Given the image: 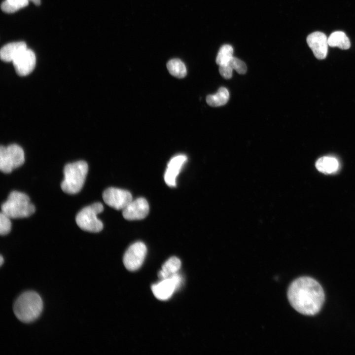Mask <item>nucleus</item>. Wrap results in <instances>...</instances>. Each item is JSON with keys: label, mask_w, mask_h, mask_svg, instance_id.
I'll return each mask as SVG.
<instances>
[{"label": "nucleus", "mask_w": 355, "mask_h": 355, "mask_svg": "<svg viewBox=\"0 0 355 355\" xmlns=\"http://www.w3.org/2000/svg\"><path fill=\"white\" fill-rule=\"evenodd\" d=\"M287 298L291 306L299 313L313 316L320 310L324 301V293L320 284L308 277L297 278L287 290Z\"/></svg>", "instance_id": "f257e3e1"}, {"label": "nucleus", "mask_w": 355, "mask_h": 355, "mask_svg": "<svg viewBox=\"0 0 355 355\" xmlns=\"http://www.w3.org/2000/svg\"><path fill=\"white\" fill-rule=\"evenodd\" d=\"M43 304L39 295L34 291L22 293L16 300L13 312L16 318L24 323L36 320L42 312Z\"/></svg>", "instance_id": "f03ea898"}, {"label": "nucleus", "mask_w": 355, "mask_h": 355, "mask_svg": "<svg viewBox=\"0 0 355 355\" xmlns=\"http://www.w3.org/2000/svg\"><path fill=\"white\" fill-rule=\"evenodd\" d=\"M88 171V164L84 161L67 164L64 169V178L61 184L62 190L70 194L78 193L83 186Z\"/></svg>", "instance_id": "7ed1b4c3"}, {"label": "nucleus", "mask_w": 355, "mask_h": 355, "mask_svg": "<svg viewBox=\"0 0 355 355\" xmlns=\"http://www.w3.org/2000/svg\"><path fill=\"white\" fill-rule=\"evenodd\" d=\"M1 212L10 218H21L31 215L35 211L29 196L17 191H12L1 206Z\"/></svg>", "instance_id": "20e7f679"}, {"label": "nucleus", "mask_w": 355, "mask_h": 355, "mask_svg": "<svg viewBox=\"0 0 355 355\" xmlns=\"http://www.w3.org/2000/svg\"><path fill=\"white\" fill-rule=\"evenodd\" d=\"M104 210L103 205L99 202L95 203L83 208L76 216L77 225L83 230L91 232H99L103 228L102 222L98 218L97 214Z\"/></svg>", "instance_id": "39448f33"}, {"label": "nucleus", "mask_w": 355, "mask_h": 355, "mask_svg": "<svg viewBox=\"0 0 355 355\" xmlns=\"http://www.w3.org/2000/svg\"><path fill=\"white\" fill-rule=\"evenodd\" d=\"M25 161L24 152L22 148L11 144L0 147V170L4 173H9L21 166Z\"/></svg>", "instance_id": "423d86ee"}, {"label": "nucleus", "mask_w": 355, "mask_h": 355, "mask_svg": "<svg viewBox=\"0 0 355 355\" xmlns=\"http://www.w3.org/2000/svg\"><path fill=\"white\" fill-rule=\"evenodd\" d=\"M147 252L145 244L137 242L131 245L126 251L123 263L126 268L131 271L139 269L143 263Z\"/></svg>", "instance_id": "0eeeda50"}, {"label": "nucleus", "mask_w": 355, "mask_h": 355, "mask_svg": "<svg viewBox=\"0 0 355 355\" xmlns=\"http://www.w3.org/2000/svg\"><path fill=\"white\" fill-rule=\"evenodd\" d=\"M103 198L106 204L118 210H123L133 200L129 191L115 187L106 189L103 192Z\"/></svg>", "instance_id": "6e6552de"}, {"label": "nucleus", "mask_w": 355, "mask_h": 355, "mask_svg": "<svg viewBox=\"0 0 355 355\" xmlns=\"http://www.w3.org/2000/svg\"><path fill=\"white\" fill-rule=\"evenodd\" d=\"M181 281L180 276L177 273L153 284L151 286V290L157 299L166 300L172 296L175 290L180 285Z\"/></svg>", "instance_id": "1a4fd4ad"}, {"label": "nucleus", "mask_w": 355, "mask_h": 355, "mask_svg": "<svg viewBox=\"0 0 355 355\" xmlns=\"http://www.w3.org/2000/svg\"><path fill=\"white\" fill-rule=\"evenodd\" d=\"M16 72L20 76L30 74L35 69L36 57L33 51L27 48L12 61Z\"/></svg>", "instance_id": "9d476101"}, {"label": "nucleus", "mask_w": 355, "mask_h": 355, "mask_svg": "<svg viewBox=\"0 0 355 355\" xmlns=\"http://www.w3.org/2000/svg\"><path fill=\"white\" fill-rule=\"evenodd\" d=\"M149 205L145 199L138 198L132 200L123 210V216L127 220H138L145 218L149 213Z\"/></svg>", "instance_id": "9b49d317"}, {"label": "nucleus", "mask_w": 355, "mask_h": 355, "mask_svg": "<svg viewBox=\"0 0 355 355\" xmlns=\"http://www.w3.org/2000/svg\"><path fill=\"white\" fill-rule=\"evenodd\" d=\"M308 45L312 49L314 55L318 59L326 58L328 52V38L320 32H315L307 37Z\"/></svg>", "instance_id": "f8f14e48"}, {"label": "nucleus", "mask_w": 355, "mask_h": 355, "mask_svg": "<svg viewBox=\"0 0 355 355\" xmlns=\"http://www.w3.org/2000/svg\"><path fill=\"white\" fill-rule=\"evenodd\" d=\"M186 160L187 157L185 155H178L169 161L164 177L165 181L168 186H176L177 177Z\"/></svg>", "instance_id": "ddd939ff"}, {"label": "nucleus", "mask_w": 355, "mask_h": 355, "mask_svg": "<svg viewBox=\"0 0 355 355\" xmlns=\"http://www.w3.org/2000/svg\"><path fill=\"white\" fill-rule=\"evenodd\" d=\"M27 48V45L24 41L7 43L0 49V59L5 62H12L20 53Z\"/></svg>", "instance_id": "4468645a"}, {"label": "nucleus", "mask_w": 355, "mask_h": 355, "mask_svg": "<svg viewBox=\"0 0 355 355\" xmlns=\"http://www.w3.org/2000/svg\"><path fill=\"white\" fill-rule=\"evenodd\" d=\"M339 165L337 159L331 156L320 157L316 162L317 169L324 174L335 173L339 169Z\"/></svg>", "instance_id": "2eb2a0df"}, {"label": "nucleus", "mask_w": 355, "mask_h": 355, "mask_svg": "<svg viewBox=\"0 0 355 355\" xmlns=\"http://www.w3.org/2000/svg\"><path fill=\"white\" fill-rule=\"evenodd\" d=\"M180 267V260L177 257H171L163 265L162 269L158 273V277L161 280L169 278L178 273Z\"/></svg>", "instance_id": "dca6fc26"}, {"label": "nucleus", "mask_w": 355, "mask_h": 355, "mask_svg": "<svg viewBox=\"0 0 355 355\" xmlns=\"http://www.w3.org/2000/svg\"><path fill=\"white\" fill-rule=\"evenodd\" d=\"M328 44L329 46L338 47L344 50L348 49L351 46L349 38L345 33L342 31L332 33L328 37Z\"/></svg>", "instance_id": "f3484780"}, {"label": "nucleus", "mask_w": 355, "mask_h": 355, "mask_svg": "<svg viewBox=\"0 0 355 355\" xmlns=\"http://www.w3.org/2000/svg\"><path fill=\"white\" fill-rule=\"evenodd\" d=\"M229 97L227 89L221 87L218 89L215 94L207 96L206 101L210 106H219L226 104L229 100Z\"/></svg>", "instance_id": "a211bd4d"}, {"label": "nucleus", "mask_w": 355, "mask_h": 355, "mask_svg": "<svg viewBox=\"0 0 355 355\" xmlns=\"http://www.w3.org/2000/svg\"><path fill=\"white\" fill-rule=\"evenodd\" d=\"M167 68L169 72L176 77L183 78L186 75L185 66L179 59L170 60L167 64Z\"/></svg>", "instance_id": "6ab92c4d"}, {"label": "nucleus", "mask_w": 355, "mask_h": 355, "mask_svg": "<svg viewBox=\"0 0 355 355\" xmlns=\"http://www.w3.org/2000/svg\"><path fill=\"white\" fill-rule=\"evenodd\" d=\"M28 0H4L0 5L1 9L7 13H14L27 6Z\"/></svg>", "instance_id": "aec40b11"}, {"label": "nucleus", "mask_w": 355, "mask_h": 355, "mask_svg": "<svg viewBox=\"0 0 355 355\" xmlns=\"http://www.w3.org/2000/svg\"><path fill=\"white\" fill-rule=\"evenodd\" d=\"M233 49L229 44H224L219 49L217 53L216 63L219 65L227 64L233 57Z\"/></svg>", "instance_id": "412c9836"}, {"label": "nucleus", "mask_w": 355, "mask_h": 355, "mask_svg": "<svg viewBox=\"0 0 355 355\" xmlns=\"http://www.w3.org/2000/svg\"><path fill=\"white\" fill-rule=\"evenodd\" d=\"M227 64L240 74H244L247 71V68L245 63L235 57L233 56Z\"/></svg>", "instance_id": "4be33fe9"}, {"label": "nucleus", "mask_w": 355, "mask_h": 355, "mask_svg": "<svg viewBox=\"0 0 355 355\" xmlns=\"http://www.w3.org/2000/svg\"><path fill=\"white\" fill-rule=\"evenodd\" d=\"M10 217L2 212L0 214V234L5 235L9 233L11 228Z\"/></svg>", "instance_id": "5701e85b"}, {"label": "nucleus", "mask_w": 355, "mask_h": 355, "mask_svg": "<svg viewBox=\"0 0 355 355\" xmlns=\"http://www.w3.org/2000/svg\"><path fill=\"white\" fill-rule=\"evenodd\" d=\"M232 71L233 69L228 64L219 65V73L225 79H230L232 77Z\"/></svg>", "instance_id": "b1692460"}, {"label": "nucleus", "mask_w": 355, "mask_h": 355, "mask_svg": "<svg viewBox=\"0 0 355 355\" xmlns=\"http://www.w3.org/2000/svg\"><path fill=\"white\" fill-rule=\"evenodd\" d=\"M32 1L36 5H40V0H28Z\"/></svg>", "instance_id": "393cba45"}, {"label": "nucleus", "mask_w": 355, "mask_h": 355, "mask_svg": "<svg viewBox=\"0 0 355 355\" xmlns=\"http://www.w3.org/2000/svg\"><path fill=\"white\" fill-rule=\"evenodd\" d=\"M0 266H2V264H3V262H4L3 258L2 255L0 256Z\"/></svg>", "instance_id": "a878e982"}]
</instances>
